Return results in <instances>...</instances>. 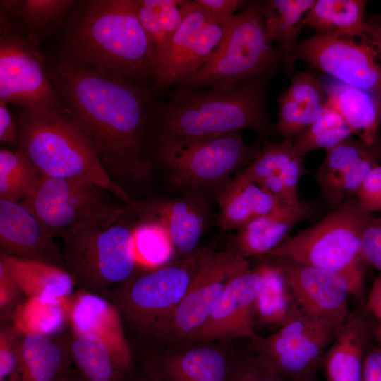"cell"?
Returning <instances> with one entry per match:
<instances>
[{
  "mask_svg": "<svg viewBox=\"0 0 381 381\" xmlns=\"http://www.w3.org/2000/svg\"><path fill=\"white\" fill-rule=\"evenodd\" d=\"M47 68L64 109L87 137L110 177L116 183L147 180L155 167L144 152L154 105L150 87L59 57Z\"/></svg>",
  "mask_w": 381,
  "mask_h": 381,
  "instance_id": "obj_1",
  "label": "cell"
},
{
  "mask_svg": "<svg viewBox=\"0 0 381 381\" xmlns=\"http://www.w3.org/2000/svg\"><path fill=\"white\" fill-rule=\"evenodd\" d=\"M59 58L121 75L145 86L154 83L157 59L138 16L135 0L76 1Z\"/></svg>",
  "mask_w": 381,
  "mask_h": 381,
  "instance_id": "obj_2",
  "label": "cell"
},
{
  "mask_svg": "<svg viewBox=\"0 0 381 381\" xmlns=\"http://www.w3.org/2000/svg\"><path fill=\"white\" fill-rule=\"evenodd\" d=\"M273 73L256 76L222 91L179 89L153 105L145 139L151 144L188 141L253 130L271 134L267 84Z\"/></svg>",
  "mask_w": 381,
  "mask_h": 381,
  "instance_id": "obj_3",
  "label": "cell"
},
{
  "mask_svg": "<svg viewBox=\"0 0 381 381\" xmlns=\"http://www.w3.org/2000/svg\"><path fill=\"white\" fill-rule=\"evenodd\" d=\"M17 151L27 156L44 176L94 183L122 200H132L108 174L92 143L64 109L19 108Z\"/></svg>",
  "mask_w": 381,
  "mask_h": 381,
  "instance_id": "obj_4",
  "label": "cell"
},
{
  "mask_svg": "<svg viewBox=\"0 0 381 381\" xmlns=\"http://www.w3.org/2000/svg\"><path fill=\"white\" fill-rule=\"evenodd\" d=\"M262 4L252 1L224 19L217 50L205 65L177 83L179 89L209 86L226 91L249 78L274 73L282 57L266 37Z\"/></svg>",
  "mask_w": 381,
  "mask_h": 381,
  "instance_id": "obj_5",
  "label": "cell"
},
{
  "mask_svg": "<svg viewBox=\"0 0 381 381\" xmlns=\"http://www.w3.org/2000/svg\"><path fill=\"white\" fill-rule=\"evenodd\" d=\"M371 216L357 199L349 198L313 226L287 236L268 255L364 279L361 239Z\"/></svg>",
  "mask_w": 381,
  "mask_h": 381,
  "instance_id": "obj_6",
  "label": "cell"
},
{
  "mask_svg": "<svg viewBox=\"0 0 381 381\" xmlns=\"http://www.w3.org/2000/svg\"><path fill=\"white\" fill-rule=\"evenodd\" d=\"M152 147L150 161L164 167L174 185L183 193L202 195L208 188L219 190L233 174L246 167L260 150L247 144L241 133Z\"/></svg>",
  "mask_w": 381,
  "mask_h": 381,
  "instance_id": "obj_7",
  "label": "cell"
},
{
  "mask_svg": "<svg viewBox=\"0 0 381 381\" xmlns=\"http://www.w3.org/2000/svg\"><path fill=\"white\" fill-rule=\"evenodd\" d=\"M197 250L186 258L160 266L107 295L122 321L143 334L162 337L171 314L209 253Z\"/></svg>",
  "mask_w": 381,
  "mask_h": 381,
  "instance_id": "obj_8",
  "label": "cell"
},
{
  "mask_svg": "<svg viewBox=\"0 0 381 381\" xmlns=\"http://www.w3.org/2000/svg\"><path fill=\"white\" fill-rule=\"evenodd\" d=\"M104 188L90 181L44 176L28 198L20 201L54 236L115 224L128 208L115 205Z\"/></svg>",
  "mask_w": 381,
  "mask_h": 381,
  "instance_id": "obj_9",
  "label": "cell"
},
{
  "mask_svg": "<svg viewBox=\"0 0 381 381\" xmlns=\"http://www.w3.org/2000/svg\"><path fill=\"white\" fill-rule=\"evenodd\" d=\"M65 270L80 290L99 294L126 281L137 264L133 230L117 223L62 237Z\"/></svg>",
  "mask_w": 381,
  "mask_h": 381,
  "instance_id": "obj_10",
  "label": "cell"
},
{
  "mask_svg": "<svg viewBox=\"0 0 381 381\" xmlns=\"http://www.w3.org/2000/svg\"><path fill=\"white\" fill-rule=\"evenodd\" d=\"M38 45L0 11V101L21 109H64Z\"/></svg>",
  "mask_w": 381,
  "mask_h": 381,
  "instance_id": "obj_11",
  "label": "cell"
},
{
  "mask_svg": "<svg viewBox=\"0 0 381 381\" xmlns=\"http://www.w3.org/2000/svg\"><path fill=\"white\" fill-rule=\"evenodd\" d=\"M295 55L339 82L381 99V56L373 33L358 37L315 34L296 44Z\"/></svg>",
  "mask_w": 381,
  "mask_h": 381,
  "instance_id": "obj_12",
  "label": "cell"
},
{
  "mask_svg": "<svg viewBox=\"0 0 381 381\" xmlns=\"http://www.w3.org/2000/svg\"><path fill=\"white\" fill-rule=\"evenodd\" d=\"M249 268L246 258L234 248L220 253L210 250L173 311L161 338H186L205 322L231 279Z\"/></svg>",
  "mask_w": 381,
  "mask_h": 381,
  "instance_id": "obj_13",
  "label": "cell"
},
{
  "mask_svg": "<svg viewBox=\"0 0 381 381\" xmlns=\"http://www.w3.org/2000/svg\"><path fill=\"white\" fill-rule=\"evenodd\" d=\"M277 259L301 311L321 318L348 309L349 296H361L364 279L352 274Z\"/></svg>",
  "mask_w": 381,
  "mask_h": 381,
  "instance_id": "obj_14",
  "label": "cell"
},
{
  "mask_svg": "<svg viewBox=\"0 0 381 381\" xmlns=\"http://www.w3.org/2000/svg\"><path fill=\"white\" fill-rule=\"evenodd\" d=\"M262 285L260 273L247 269L227 284L205 322L187 336L190 340L253 339L257 324L255 302Z\"/></svg>",
  "mask_w": 381,
  "mask_h": 381,
  "instance_id": "obj_15",
  "label": "cell"
},
{
  "mask_svg": "<svg viewBox=\"0 0 381 381\" xmlns=\"http://www.w3.org/2000/svg\"><path fill=\"white\" fill-rule=\"evenodd\" d=\"M1 253L44 262L65 269L54 236L20 202L0 199Z\"/></svg>",
  "mask_w": 381,
  "mask_h": 381,
  "instance_id": "obj_16",
  "label": "cell"
},
{
  "mask_svg": "<svg viewBox=\"0 0 381 381\" xmlns=\"http://www.w3.org/2000/svg\"><path fill=\"white\" fill-rule=\"evenodd\" d=\"M66 307L73 334H92L102 339L120 368L130 376L133 370V356L116 306L99 294L80 289L71 296Z\"/></svg>",
  "mask_w": 381,
  "mask_h": 381,
  "instance_id": "obj_17",
  "label": "cell"
},
{
  "mask_svg": "<svg viewBox=\"0 0 381 381\" xmlns=\"http://www.w3.org/2000/svg\"><path fill=\"white\" fill-rule=\"evenodd\" d=\"M133 210L145 218L162 225L174 246L181 253H194L205 231L209 217L204 196L183 193L180 197L148 202H135Z\"/></svg>",
  "mask_w": 381,
  "mask_h": 381,
  "instance_id": "obj_18",
  "label": "cell"
},
{
  "mask_svg": "<svg viewBox=\"0 0 381 381\" xmlns=\"http://www.w3.org/2000/svg\"><path fill=\"white\" fill-rule=\"evenodd\" d=\"M312 215L311 207L305 202L295 205L281 202L270 213L254 218L238 229L234 249L244 258L268 254L295 225Z\"/></svg>",
  "mask_w": 381,
  "mask_h": 381,
  "instance_id": "obj_19",
  "label": "cell"
},
{
  "mask_svg": "<svg viewBox=\"0 0 381 381\" xmlns=\"http://www.w3.org/2000/svg\"><path fill=\"white\" fill-rule=\"evenodd\" d=\"M328 102L324 85L308 72L296 73L279 99L276 133L294 138L322 114Z\"/></svg>",
  "mask_w": 381,
  "mask_h": 381,
  "instance_id": "obj_20",
  "label": "cell"
},
{
  "mask_svg": "<svg viewBox=\"0 0 381 381\" xmlns=\"http://www.w3.org/2000/svg\"><path fill=\"white\" fill-rule=\"evenodd\" d=\"M71 341L23 334L17 371L11 381H61L73 370Z\"/></svg>",
  "mask_w": 381,
  "mask_h": 381,
  "instance_id": "obj_21",
  "label": "cell"
},
{
  "mask_svg": "<svg viewBox=\"0 0 381 381\" xmlns=\"http://www.w3.org/2000/svg\"><path fill=\"white\" fill-rule=\"evenodd\" d=\"M235 362L214 348L198 347L150 363L156 381H231Z\"/></svg>",
  "mask_w": 381,
  "mask_h": 381,
  "instance_id": "obj_22",
  "label": "cell"
},
{
  "mask_svg": "<svg viewBox=\"0 0 381 381\" xmlns=\"http://www.w3.org/2000/svg\"><path fill=\"white\" fill-rule=\"evenodd\" d=\"M370 330L366 322L348 315L322 362L327 381H362Z\"/></svg>",
  "mask_w": 381,
  "mask_h": 381,
  "instance_id": "obj_23",
  "label": "cell"
},
{
  "mask_svg": "<svg viewBox=\"0 0 381 381\" xmlns=\"http://www.w3.org/2000/svg\"><path fill=\"white\" fill-rule=\"evenodd\" d=\"M0 260L28 298L65 304L73 295L75 283L65 269L39 260L1 253Z\"/></svg>",
  "mask_w": 381,
  "mask_h": 381,
  "instance_id": "obj_24",
  "label": "cell"
},
{
  "mask_svg": "<svg viewBox=\"0 0 381 381\" xmlns=\"http://www.w3.org/2000/svg\"><path fill=\"white\" fill-rule=\"evenodd\" d=\"M348 315L349 310L346 309L327 316L270 367L289 381H301L315 376L318 364Z\"/></svg>",
  "mask_w": 381,
  "mask_h": 381,
  "instance_id": "obj_25",
  "label": "cell"
},
{
  "mask_svg": "<svg viewBox=\"0 0 381 381\" xmlns=\"http://www.w3.org/2000/svg\"><path fill=\"white\" fill-rule=\"evenodd\" d=\"M217 200L218 225L223 231L239 229L254 218L270 213L282 202L240 174L219 190Z\"/></svg>",
  "mask_w": 381,
  "mask_h": 381,
  "instance_id": "obj_26",
  "label": "cell"
},
{
  "mask_svg": "<svg viewBox=\"0 0 381 381\" xmlns=\"http://www.w3.org/2000/svg\"><path fill=\"white\" fill-rule=\"evenodd\" d=\"M222 19L190 1L186 16L165 47L157 54L155 78L150 87L153 94L176 83V75L184 58L193 48L200 32L207 25Z\"/></svg>",
  "mask_w": 381,
  "mask_h": 381,
  "instance_id": "obj_27",
  "label": "cell"
},
{
  "mask_svg": "<svg viewBox=\"0 0 381 381\" xmlns=\"http://www.w3.org/2000/svg\"><path fill=\"white\" fill-rule=\"evenodd\" d=\"M328 102L359 140L377 145L381 125V99L365 90L341 82L324 85Z\"/></svg>",
  "mask_w": 381,
  "mask_h": 381,
  "instance_id": "obj_28",
  "label": "cell"
},
{
  "mask_svg": "<svg viewBox=\"0 0 381 381\" xmlns=\"http://www.w3.org/2000/svg\"><path fill=\"white\" fill-rule=\"evenodd\" d=\"M315 0H270L262 4L265 33L271 43L276 41L286 71L294 69L295 41L303 19L315 4Z\"/></svg>",
  "mask_w": 381,
  "mask_h": 381,
  "instance_id": "obj_29",
  "label": "cell"
},
{
  "mask_svg": "<svg viewBox=\"0 0 381 381\" xmlns=\"http://www.w3.org/2000/svg\"><path fill=\"white\" fill-rule=\"evenodd\" d=\"M367 1L363 0H318L303 19L317 34L350 37L372 35L374 30L364 20Z\"/></svg>",
  "mask_w": 381,
  "mask_h": 381,
  "instance_id": "obj_30",
  "label": "cell"
},
{
  "mask_svg": "<svg viewBox=\"0 0 381 381\" xmlns=\"http://www.w3.org/2000/svg\"><path fill=\"white\" fill-rule=\"evenodd\" d=\"M256 270L262 278L255 302L257 324L282 327L303 314L282 270L276 263L261 264Z\"/></svg>",
  "mask_w": 381,
  "mask_h": 381,
  "instance_id": "obj_31",
  "label": "cell"
},
{
  "mask_svg": "<svg viewBox=\"0 0 381 381\" xmlns=\"http://www.w3.org/2000/svg\"><path fill=\"white\" fill-rule=\"evenodd\" d=\"M72 0H1L4 12L30 39L37 44L64 20Z\"/></svg>",
  "mask_w": 381,
  "mask_h": 381,
  "instance_id": "obj_32",
  "label": "cell"
},
{
  "mask_svg": "<svg viewBox=\"0 0 381 381\" xmlns=\"http://www.w3.org/2000/svg\"><path fill=\"white\" fill-rule=\"evenodd\" d=\"M377 145H369L351 136L326 150L325 158L316 171V180L323 198L332 210L344 202L339 184L344 173Z\"/></svg>",
  "mask_w": 381,
  "mask_h": 381,
  "instance_id": "obj_33",
  "label": "cell"
},
{
  "mask_svg": "<svg viewBox=\"0 0 381 381\" xmlns=\"http://www.w3.org/2000/svg\"><path fill=\"white\" fill-rule=\"evenodd\" d=\"M70 349L73 362L85 381H126L129 377L105 341L95 335H74Z\"/></svg>",
  "mask_w": 381,
  "mask_h": 381,
  "instance_id": "obj_34",
  "label": "cell"
},
{
  "mask_svg": "<svg viewBox=\"0 0 381 381\" xmlns=\"http://www.w3.org/2000/svg\"><path fill=\"white\" fill-rule=\"evenodd\" d=\"M135 1L139 20L157 56L181 23L190 1Z\"/></svg>",
  "mask_w": 381,
  "mask_h": 381,
  "instance_id": "obj_35",
  "label": "cell"
},
{
  "mask_svg": "<svg viewBox=\"0 0 381 381\" xmlns=\"http://www.w3.org/2000/svg\"><path fill=\"white\" fill-rule=\"evenodd\" d=\"M44 174L23 153L0 150V199L24 200L37 189Z\"/></svg>",
  "mask_w": 381,
  "mask_h": 381,
  "instance_id": "obj_36",
  "label": "cell"
},
{
  "mask_svg": "<svg viewBox=\"0 0 381 381\" xmlns=\"http://www.w3.org/2000/svg\"><path fill=\"white\" fill-rule=\"evenodd\" d=\"M354 133L340 114L327 102L322 115L306 130L294 138V146L301 157L323 148H332Z\"/></svg>",
  "mask_w": 381,
  "mask_h": 381,
  "instance_id": "obj_37",
  "label": "cell"
},
{
  "mask_svg": "<svg viewBox=\"0 0 381 381\" xmlns=\"http://www.w3.org/2000/svg\"><path fill=\"white\" fill-rule=\"evenodd\" d=\"M66 303H49L28 298L17 307L13 324L23 334L37 333L49 336L59 332L68 320Z\"/></svg>",
  "mask_w": 381,
  "mask_h": 381,
  "instance_id": "obj_38",
  "label": "cell"
},
{
  "mask_svg": "<svg viewBox=\"0 0 381 381\" xmlns=\"http://www.w3.org/2000/svg\"><path fill=\"white\" fill-rule=\"evenodd\" d=\"M137 264L159 267L171 257L174 244L167 230L159 224L145 221L133 229Z\"/></svg>",
  "mask_w": 381,
  "mask_h": 381,
  "instance_id": "obj_39",
  "label": "cell"
},
{
  "mask_svg": "<svg viewBox=\"0 0 381 381\" xmlns=\"http://www.w3.org/2000/svg\"><path fill=\"white\" fill-rule=\"evenodd\" d=\"M294 141V138H289L279 143H265L240 175L259 185L270 176L279 173L298 155Z\"/></svg>",
  "mask_w": 381,
  "mask_h": 381,
  "instance_id": "obj_40",
  "label": "cell"
},
{
  "mask_svg": "<svg viewBox=\"0 0 381 381\" xmlns=\"http://www.w3.org/2000/svg\"><path fill=\"white\" fill-rule=\"evenodd\" d=\"M23 334L14 324L0 330V381H11L19 363Z\"/></svg>",
  "mask_w": 381,
  "mask_h": 381,
  "instance_id": "obj_41",
  "label": "cell"
},
{
  "mask_svg": "<svg viewBox=\"0 0 381 381\" xmlns=\"http://www.w3.org/2000/svg\"><path fill=\"white\" fill-rule=\"evenodd\" d=\"M231 381H289L255 353L235 361Z\"/></svg>",
  "mask_w": 381,
  "mask_h": 381,
  "instance_id": "obj_42",
  "label": "cell"
},
{
  "mask_svg": "<svg viewBox=\"0 0 381 381\" xmlns=\"http://www.w3.org/2000/svg\"><path fill=\"white\" fill-rule=\"evenodd\" d=\"M361 255L367 262L381 274V215L371 216L361 239Z\"/></svg>",
  "mask_w": 381,
  "mask_h": 381,
  "instance_id": "obj_43",
  "label": "cell"
},
{
  "mask_svg": "<svg viewBox=\"0 0 381 381\" xmlns=\"http://www.w3.org/2000/svg\"><path fill=\"white\" fill-rule=\"evenodd\" d=\"M380 196L381 165L379 164L374 167L365 178L358 191L357 200L360 207L363 210L372 214L374 207Z\"/></svg>",
  "mask_w": 381,
  "mask_h": 381,
  "instance_id": "obj_44",
  "label": "cell"
},
{
  "mask_svg": "<svg viewBox=\"0 0 381 381\" xmlns=\"http://www.w3.org/2000/svg\"><path fill=\"white\" fill-rule=\"evenodd\" d=\"M305 168L302 157L296 155L280 171L289 201L291 204L301 202L297 193L298 183L304 174Z\"/></svg>",
  "mask_w": 381,
  "mask_h": 381,
  "instance_id": "obj_45",
  "label": "cell"
},
{
  "mask_svg": "<svg viewBox=\"0 0 381 381\" xmlns=\"http://www.w3.org/2000/svg\"><path fill=\"white\" fill-rule=\"evenodd\" d=\"M22 293L8 269L0 260V308L1 312L12 306Z\"/></svg>",
  "mask_w": 381,
  "mask_h": 381,
  "instance_id": "obj_46",
  "label": "cell"
},
{
  "mask_svg": "<svg viewBox=\"0 0 381 381\" xmlns=\"http://www.w3.org/2000/svg\"><path fill=\"white\" fill-rule=\"evenodd\" d=\"M0 140L17 146L19 143L18 123L7 104L2 101H0Z\"/></svg>",
  "mask_w": 381,
  "mask_h": 381,
  "instance_id": "obj_47",
  "label": "cell"
},
{
  "mask_svg": "<svg viewBox=\"0 0 381 381\" xmlns=\"http://www.w3.org/2000/svg\"><path fill=\"white\" fill-rule=\"evenodd\" d=\"M197 4L204 7L214 16L222 18H226L234 14L239 8L243 7L246 1L241 0H194Z\"/></svg>",
  "mask_w": 381,
  "mask_h": 381,
  "instance_id": "obj_48",
  "label": "cell"
},
{
  "mask_svg": "<svg viewBox=\"0 0 381 381\" xmlns=\"http://www.w3.org/2000/svg\"><path fill=\"white\" fill-rule=\"evenodd\" d=\"M362 381H381V347L368 349L365 357Z\"/></svg>",
  "mask_w": 381,
  "mask_h": 381,
  "instance_id": "obj_49",
  "label": "cell"
},
{
  "mask_svg": "<svg viewBox=\"0 0 381 381\" xmlns=\"http://www.w3.org/2000/svg\"><path fill=\"white\" fill-rule=\"evenodd\" d=\"M259 186L269 193L278 198L280 201L288 204H291L289 201L286 188L280 175V172L270 176L262 181Z\"/></svg>",
  "mask_w": 381,
  "mask_h": 381,
  "instance_id": "obj_50",
  "label": "cell"
},
{
  "mask_svg": "<svg viewBox=\"0 0 381 381\" xmlns=\"http://www.w3.org/2000/svg\"><path fill=\"white\" fill-rule=\"evenodd\" d=\"M367 308L381 325V274L375 279L367 301Z\"/></svg>",
  "mask_w": 381,
  "mask_h": 381,
  "instance_id": "obj_51",
  "label": "cell"
},
{
  "mask_svg": "<svg viewBox=\"0 0 381 381\" xmlns=\"http://www.w3.org/2000/svg\"><path fill=\"white\" fill-rule=\"evenodd\" d=\"M61 381H85L77 369H73L68 375Z\"/></svg>",
  "mask_w": 381,
  "mask_h": 381,
  "instance_id": "obj_52",
  "label": "cell"
},
{
  "mask_svg": "<svg viewBox=\"0 0 381 381\" xmlns=\"http://www.w3.org/2000/svg\"><path fill=\"white\" fill-rule=\"evenodd\" d=\"M373 39L375 46L381 56V27L375 30Z\"/></svg>",
  "mask_w": 381,
  "mask_h": 381,
  "instance_id": "obj_53",
  "label": "cell"
},
{
  "mask_svg": "<svg viewBox=\"0 0 381 381\" xmlns=\"http://www.w3.org/2000/svg\"><path fill=\"white\" fill-rule=\"evenodd\" d=\"M376 334H377V338L378 341L380 343V346L381 347V325H380V324L378 325Z\"/></svg>",
  "mask_w": 381,
  "mask_h": 381,
  "instance_id": "obj_54",
  "label": "cell"
},
{
  "mask_svg": "<svg viewBox=\"0 0 381 381\" xmlns=\"http://www.w3.org/2000/svg\"><path fill=\"white\" fill-rule=\"evenodd\" d=\"M126 381H133L131 380V375L128 377V379ZM135 381H156V380H153L152 378L148 376L147 378L136 380Z\"/></svg>",
  "mask_w": 381,
  "mask_h": 381,
  "instance_id": "obj_55",
  "label": "cell"
},
{
  "mask_svg": "<svg viewBox=\"0 0 381 381\" xmlns=\"http://www.w3.org/2000/svg\"><path fill=\"white\" fill-rule=\"evenodd\" d=\"M301 381H315V376L301 380Z\"/></svg>",
  "mask_w": 381,
  "mask_h": 381,
  "instance_id": "obj_56",
  "label": "cell"
}]
</instances>
